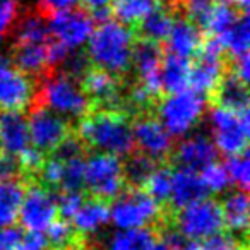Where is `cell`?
<instances>
[{"instance_id": "cell-1", "label": "cell", "mask_w": 250, "mask_h": 250, "mask_svg": "<svg viewBox=\"0 0 250 250\" xmlns=\"http://www.w3.org/2000/svg\"><path fill=\"white\" fill-rule=\"evenodd\" d=\"M77 137L86 149H96L113 156H129L136 151L132 118L117 110H91L79 118Z\"/></svg>"}, {"instance_id": "cell-2", "label": "cell", "mask_w": 250, "mask_h": 250, "mask_svg": "<svg viewBox=\"0 0 250 250\" xmlns=\"http://www.w3.org/2000/svg\"><path fill=\"white\" fill-rule=\"evenodd\" d=\"M134 31L115 19L100 22L87 40V59L91 65L100 67L120 79H127L132 63Z\"/></svg>"}, {"instance_id": "cell-3", "label": "cell", "mask_w": 250, "mask_h": 250, "mask_svg": "<svg viewBox=\"0 0 250 250\" xmlns=\"http://www.w3.org/2000/svg\"><path fill=\"white\" fill-rule=\"evenodd\" d=\"M31 106H45L67 120L81 118L93 110V103L79 81L57 70H52L38 81Z\"/></svg>"}, {"instance_id": "cell-4", "label": "cell", "mask_w": 250, "mask_h": 250, "mask_svg": "<svg viewBox=\"0 0 250 250\" xmlns=\"http://www.w3.org/2000/svg\"><path fill=\"white\" fill-rule=\"evenodd\" d=\"M171 212L170 206H161L141 188H125L110 206V219L118 229H156L170 219Z\"/></svg>"}, {"instance_id": "cell-5", "label": "cell", "mask_w": 250, "mask_h": 250, "mask_svg": "<svg viewBox=\"0 0 250 250\" xmlns=\"http://www.w3.org/2000/svg\"><path fill=\"white\" fill-rule=\"evenodd\" d=\"M206 98L192 89L163 94L154 104L153 113L171 137H184L201 122Z\"/></svg>"}, {"instance_id": "cell-6", "label": "cell", "mask_w": 250, "mask_h": 250, "mask_svg": "<svg viewBox=\"0 0 250 250\" xmlns=\"http://www.w3.org/2000/svg\"><path fill=\"white\" fill-rule=\"evenodd\" d=\"M170 225L188 240H204L225 231L221 204L216 199H201L171 212Z\"/></svg>"}, {"instance_id": "cell-7", "label": "cell", "mask_w": 250, "mask_h": 250, "mask_svg": "<svg viewBox=\"0 0 250 250\" xmlns=\"http://www.w3.org/2000/svg\"><path fill=\"white\" fill-rule=\"evenodd\" d=\"M212 144L226 156L247 153L249 149V110H229L223 106H212L211 110Z\"/></svg>"}, {"instance_id": "cell-8", "label": "cell", "mask_w": 250, "mask_h": 250, "mask_svg": "<svg viewBox=\"0 0 250 250\" xmlns=\"http://www.w3.org/2000/svg\"><path fill=\"white\" fill-rule=\"evenodd\" d=\"M84 185L93 197L101 201H113L125 190V178L122 160L108 153L91 154L86 161Z\"/></svg>"}, {"instance_id": "cell-9", "label": "cell", "mask_w": 250, "mask_h": 250, "mask_svg": "<svg viewBox=\"0 0 250 250\" xmlns=\"http://www.w3.org/2000/svg\"><path fill=\"white\" fill-rule=\"evenodd\" d=\"M28 111L29 143L43 156L53 153L59 147V144L74 132L72 122L60 117L59 113L48 110V108L31 106Z\"/></svg>"}, {"instance_id": "cell-10", "label": "cell", "mask_w": 250, "mask_h": 250, "mask_svg": "<svg viewBox=\"0 0 250 250\" xmlns=\"http://www.w3.org/2000/svg\"><path fill=\"white\" fill-rule=\"evenodd\" d=\"M59 218L55 194L35 180H26V190L19 209V223L22 229L43 233Z\"/></svg>"}, {"instance_id": "cell-11", "label": "cell", "mask_w": 250, "mask_h": 250, "mask_svg": "<svg viewBox=\"0 0 250 250\" xmlns=\"http://www.w3.org/2000/svg\"><path fill=\"white\" fill-rule=\"evenodd\" d=\"M132 136L136 151L146 154L160 165H170L168 161L173 151V137L167 132L153 111L132 118Z\"/></svg>"}, {"instance_id": "cell-12", "label": "cell", "mask_w": 250, "mask_h": 250, "mask_svg": "<svg viewBox=\"0 0 250 250\" xmlns=\"http://www.w3.org/2000/svg\"><path fill=\"white\" fill-rule=\"evenodd\" d=\"M94 29L91 14L83 7H70L48 16L50 38L69 50H81Z\"/></svg>"}, {"instance_id": "cell-13", "label": "cell", "mask_w": 250, "mask_h": 250, "mask_svg": "<svg viewBox=\"0 0 250 250\" xmlns=\"http://www.w3.org/2000/svg\"><path fill=\"white\" fill-rule=\"evenodd\" d=\"M36 83L28 74L18 70L7 57L0 55V110H29L36 94Z\"/></svg>"}, {"instance_id": "cell-14", "label": "cell", "mask_w": 250, "mask_h": 250, "mask_svg": "<svg viewBox=\"0 0 250 250\" xmlns=\"http://www.w3.org/2000/svg\"><path fill=\"white\" fill-rule=\"evenodd\" d=\"M163 55L165 50L158 43L146 42V40L139 38H136V42H134L130 74H134V81L139 83L156 100H160L163 96L160 83Z\"/></svg>"}, {"instance_id": "cell-15", "label": "cell", "mask_w": 250, "mask_h": 250, "mask_svg": "<svg viewBox=\"0 0 250 250\" xmlns=\"http://www.w3.org/2000/svg\"><path fill=\"white\" fill-rule=\"evenodd\" d=\"M216 158H218V149L214 147L212 141L204 134H197L173 146L168 163L178 168L201 171L204 167L214 163Z\"/></svg>"}, {"instance_id": "cell-16", "label": "cell", "mask_w": 250, "mask_h": 250, "mask_svg": "<svg viewBox=\"0 0 250 250\" xmlns=\"http://www.w3.org/2000/svg\"><path fill=\"white\" fill-rule=\"evenodd\" d=\"M50 42V40H48ZM48 42L46 43H12L11 63L21 72L38 83L52 72L48 60Z\"/></svg>"}, {"instance_id": "cell-17", "label": "cell", "mask_w": 250, "mask_h": 250, "mask_svg": "<svg viewBox=\"0 0 250 250\" xmlns=\"http://www.w3.org/2000/svg\"><path fill=\"white\" fill-rule=\"evenodd\" d=\"M209 190L206 188L201 175L194 170L187 168H177L171 171V187H170V199L168 206L173 211L182 209L185 206L206 199Z\"/></svg>"}, {"instance_id": "cell-18", "label": "cell", "mask_w": 250, "mask_h": 250, "mask_svg": "<svg viewBox=\"0 0 250 250\" xmlns=\"http://www.w3.org/2000/svg\"><path fill=\"white\" fill-rule=\"evenodd\" d=\"M202 38H204V33L197 26L192 24L184 14H177L173 19L170 35L165 42L167 53L190 60L197 53Z\"/></svg>"}, {"instance_id": "cell-19", "label": "cell", "mask_w": 250, "mask_h": 250, "mask_svg": "<svg viewBox=\"0 0 250 250\" xmlns=\"http://www.w3.org/2000/svg\"><path fill=\"white\" fill-rule=\"evenodd\" d=\"M249 84H245L228 65L226 70L223 72L219 83L216 84L214 91L211 93V96L208 98V101L212 106H223L229 108V110H249Z\"/></svg>"}, {"instance_id": "cell-20", "label": "cell", "mask_w": 250, "mask_h": 250, "mask_svg": "<svg viewBox=\"0 0 250 250\" xmlns=\"http://www.w3.org/2000/svg\"><path fill=\"white\" fill-rule=\"evenodd\" d=\"M28 118L22 111H4L0 110V146L5 153L19 154L24 153L29 146Z\"/></svg>"}, {"instance_id": "cell-21", "label": "cell", "mask_w": 250, "mask_h": 250, "mask_svg": "<svg viewBox=\"0 0 250 250\" xmlns=\"http://www.w3.org/2000/svg\"><path fill=\"white\" fill-rule=\"evenodd\" d=\"M108 221H110V204L106 201L93 197V195L84 197L81 208L69 219V223L74 226V229L77 233H81L83 236L96 233Z\"/></svg>"}, {"instance_id": "cell-22", "label": "cell", "mask_w": 250, "mask_h": 250, "mask_svg": "<svg viewBox=\"0 0 250 250\" xmlns=\"http://www.w3.org/2000/svg\"><path fill=\"white\" fill-rule=\"evenodd\" d=\"M108 250H171L154 228L120 229L111 236Z\"/></svg>"}, {"instance_id": "cell-23", "label": "cell", "mask_w": 250, "mask_h": 250, "mask_svg": "<svg viewBox=\"0 0 250 250\" xmlns=\"http://www.w3.org/2000/svg\"><path fill=\"white\" fill-rule=\"evenodd\" d=\"M223 218H225V228L229 229L231 235L247 236V228H249V194L243 190H235L225 195L221 202Z\"/></svg>"}, {"instance_id": "cell-24", "label": "cell", "mask_w": 250, "mask_h": 250, "mask_svg": "<svg viewBox=\"0 0 250 250\" xmlns=\"http://www.w3.org/2000/svg\"><path fill=\"white\" fill-rule=\"evenodd\" d=\"M175 14L171 11H168L165 5L158 4V7H154L136 28L132 29L134 36L139 40H146V42L153 43H161L167 42L170 29L173 26Z\"/></svg>"}, {"instance_id": "cell-25", "label": "cell", "mask_w": 250, "mask_h": 250, "mask_svg": "<svg viewBox=\"0 0 250 250\" xmlns=\"http://www.w3.org/2000/svg\"><path fill=\"white\" fill-rule=\"evenodd\" d=\"M188 74H190V60L165 52L160 70L161 93L173 94L187 89Z\"/></svg>"}, {"instance_id": "cell-26", "label": "cell", "mask_w": 250, "mask_h": 250, "mask_svg": "<svg viewBox=\"0 0 250 250\" xmlns=\"http://www.w3.org/2000/svg\"><path fill=\"white\" fill-rule=\"evenodd\" d=\"M24 190L26 180L0 182V228H7L18 221Z\"/></svg>"}, {"instance_id": "cell-27", "label": "cell", "mask_w": 250, "mask_h": 250, "mask_svg": "<svg viewBox=\"0 0 250 250\" xmlns=\"http://www.w3.org/2000/svg\"><path fill=\"white\" fill-rule=\"evenodd\" d=\"M154 160L149 156L134 151L129 156H125V161H122V168H124V178H125V188H141L143 190L146 180L151 177L156 167Z\"/></svg>"}, {"instance_id": "cell-28", "label": "cell", "mask_w": 250, "mask_h": 250, "mask_svg": "<svg viewBox=\"0 0 250 250\" xmlns=\"http://www.w3.org/2000/svg\"><path fill=\"white\" fill-rule=\"evenodd\" d=\"M158 4L160 0H113L111 18L134 29L154 7H158Z\"/></svg>"}, {"instance_id": "cell-29", "label": "cell", "mask_w": 250, "mask_h": 250, "mask_svg": "<svg viewBox=\"0 0 250 250\" xmlns=\"http://www.w3.org/2000/svg\"><path fill=\"white\" fill-rule=\"evenodd\" d=\"M218 38L221 42L228 59H238L242 55H249V16L242 14L238 21L225 35L218 36Z\"/></svg>"}, {"instance_id": "cell-30", "label": "cell", "mask_w": 250, "mask_h": 250, "mask_svg": "<svg viewBox=\"0 0 250 250\" xmlns=\"http://www.w3.org/2000/svg\"><path fill=\"white\" fill-rule=\"evenodd\" d=\"M243 12H240L231 0H214V7H212L211 18H209L208 31L206 35L209 36H221L235 24L240 19Z\"/></svg>"}, {"instance_id": "cell-31", "label": "cell", "mask_w": 250, "mask_h": 250, "mask_svg": "<svg viewBox=\"0 0 250 250\" xmlns=\"http://www.w3.org/2000/svg\"><path fill=\"white\" fill-rule=\"evenodd\" d=\"M171 165H158L156 170L151 173V177L146 180L143 190L147 195L160 202L161 206H168L170 199V187H171Z\"/></svg>"}, {"instance_id": "cell-32", "label": "cell", "mask_w": 250, "mask_h": 250, "mask_svg": "<svg viewBox=\"0 0 250 250\" xmlns=\"http://www.w3.org/2000/svg\"><path fill=\"white\" fill-rule=\"evenodd\" d=\"M86 160L84 156L70 158L62 161V178H60V190H83Z\"/></svg>"}, {"instance_id": "cell-33", "label": "cell", "mask_w": 250, "mask_h": 250, "mask_svg": "<svg viewBox=\"0 0 250 250\" xmlns=\"http://www.w3.org/2000/svg\"><path fill=\"white\" fill-rule=\"evenodd\" d=\"M212 7H214V0H182L180 14H184L192 24L206 33Z\"/></svg>"}, {"instance_id": "cell-34", "label": "cell", "mask_w": 250, "mask_h": 250, "mask_svg": "<svg viewBox=\"0 0 250 250\" xmlns=\"http://www.w3.org/2000/svg\"><path fill=\"white\" fill-rule=\"evenodd\" d=\"M228 171L229 182L238 187V190L247 192L250 185V167H249V154L242 153L236 156H228V161L225 163Z\"/></svg>"}, {"instance_id": "cell-35", "label": "cell", "mask_w": 250, "mask_h": 250, "mask_svg": "<svg viewBox=\"0 0 250 250\" xmlns=\"http://www.w3.org/2000/svg\"><path fill=\"white\" fill-rule=\"evenodd\" d=\"M195 250H249L245 238H238L231 233H218L209 238L195 240Z\"/></svg>"}, {"instance_id": "cell-36", "label": "cell", "mask_w": 250, "mask_h": 250, "mask_svg": "<svg viewBox=\"0 0 250 250\" xmlns=\"http://www.w3.org/2000/svg\"><path fill=\"white\" fill-rule=\"evenodd\" d=\"M201 178L204 182L206 188L209 192H223L229 187V177H228V171H226V167L223 163H214L208 165L201 170Z\"/></svg>"}, {"instance_id": "cell-37", "label": "cell", "mask_w": 250, "mask_h": 250, "mask_svg": "<svg viewBox=\"0 0 250 250\" xmlns=\"http://www.w3.org/2000/svg\"><path fill=\"white\" fill-rule=\"evenodd\" d=\"M21 14L18 0H0V40L11 36Z\"/></svg>"}, {"instance_id": "cell-38", "label": "cell", "mask_w": 250, "mask_h": 250, "mask_svg": "<svg viewBox=\"0 0 250 250\" xmlns=\"http://www.w3.org/2000/svg\"><path fill=\"white\" fill-rule=\"evenodd\" d=\"M7 180H24V173L18 156L0 151V182Z\"/></svg>"}, {"instance_id": "cell-39", "label": "cell", "mask_w": 250, "mask_h": 250, "mask_svg": "<svg viewBox=\"0 0 250 250\" xmlns=\"http://www.w3.org/2000/svg\"><path fill=\"white\" fill-rule=\"evenodd\" d=\"M84 4L83 9H86L91 14L93 21L104 22L111 19V4L113 0H81Z\"/></svg>"}, {"instance_id": "cell-40", "label": "cell", "mask_w": 250, "mask_h": 250, "mask_svg": "<svg viewBox=\"0 0 250 250\" xmlns=\"http://www.w3.org/2000/svg\"><path fill=\"white\" fill-rule=\"evenodd\" d=\"M14 250H50V247L43 233L28 231L22 235V238L19 240Z\"/></svg>"}, {"instance_id": "cell-41", "label": "cell", "mask_w": 250, "mask_h": 250, "mask_svg": "<svg viewBox=\"0 0 250 250\" xmlns=\"http://www.w3.org/2000/svg\"><path fill=\"white\" fill-rule=\"evenodd\" d=\"M81 0H38V5H36V11L42 12L45 18L52 16L53 12L63 11V9L76 7Z\"/></svg>"}, {"instance_id": "cell-42", "label": "cell", "mask_w": 250, "mask_h": 250, "mask_svg": "<svg viewBox=\"0 0 250 250\" xmlns=\"http://www.w3.org/2000/svg\"><path fill=\"white\" fill-rule=\"evenodd\" d=\"M22 235H24V229L14 225L7 226V228H0V250H14Z\"/></svg>"}, {"instance_id": "cell-43", "label": "cell", "mask_w": 250, "mask_h": 250, "mask_svg": "<svg viewBox=\"0 0 250 250\" xmlns=\"http://www.w3.org/2000/svg\"><path fill=\"white\" fill-rule=\"evenodd\" d=\"M231 4L235 5L240 12L247 14V11H249V5H250V0H231Z\"/></svg>"}, {"instance_id": "cell-44", "label": "cell", "mask_w": 250, "mask_h": 250, "mask_svg": "<svg viewBox=\"0 0 250 250\" xmlns=\"http://www.w3.org/2000/svg\"><path fill=\"white\" fill-rule=\"evenodd\" d=\"M59 250H86V247H83V249H77V247H70V249H59Z\"/></svg>"}, {"instance_id": "cell-45", "label": "cell", "mask_w": 250, "mask_h": 250, "mask_svg": "<svg viewBox=\"0 0 250 250\" xmlns=\"http://www.w3.org/2000/svg\"><path fill=\"white\" fill-rule=\"evenodd\" d=\"M0 151H2V146H0Z\"/></svg>"}]
</instances>
